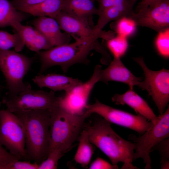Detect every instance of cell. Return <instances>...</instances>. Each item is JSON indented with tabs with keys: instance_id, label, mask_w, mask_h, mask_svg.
I'll return each mask as SVG.
<instances>
[{
	"instance_id": "52a82bcc",
	"label": "cell",
	"mask_w": 169,
	"mask_h": 169,
	"mask_svg": "<svg viewBox=\"0 0 169 169\" xmlns=\"http://www.w3.org/2000/svg\"><path fill=\"white\" fill-rule=\"evenodd\" d=\"M133 59L141 68L145 76L138 87L147 92L155 102L159 115H162L169 101V70L163 68L152 70L147 67L142 57Z\"/></svg>"
},
{
	"instance_id": "6da1fadb",
	"label": "cell",
	"mask_w": 169,
	"mask_h": 169,
	"mask_svg": "<svg viewBox=\"0 0 169 169\" xmlns=\"http://www.w3.org/2000/svg\"><path fill=\"white\" fill-rule=\"evenodd\" d=\"M75 42L54 46L37 53L41 66L38 74H42L50 67L59 66L65 73L73 65L77 64H87L88 57L93 49L102 54L104 49L97 42L98 38L104 39V32L97 33L88 37L73 36Z\"/></svg>"
},
{
	"instance_id": "ac0fdd59",
	"label": "cell",
	"mask_w": 169,
	"mask_h": 169,
	"mask_svg": "<svg viewBox=\"0 0 169 169\" xmlns=\"http://www.w3.org/2000/svg\"><path fill=\"white\" fill-rule=\"evenodd\" d=\"M55 19L61 29L73 36L88 37L103 31L96 30L94 27L62 11Z\"/></svg>"
},
{
	"instance_id": "ffe728a7",
	"label": "cell",
	"mask_w": 169,
	"mask_h": 169,
	"mask_svg": "<svg viewBox=\"0 0 169 169\" xmlns=\"http://www.w3.org/2000/svg\"><path fill=\"white\" fill-rule=\"evenodd\" d=\"M98 19L94 28L98 31H102L105 26L112 21H115L124 16L132 18L135 12L133 8L123 7H111L99 10Z\"/></svg>"
},
{
	"instance_id": "9a60e30c",
	"label": "cell",
	"mask_w": 169,
	"mask_h": 169,
	"mask_svg": "<svg viewBox=\"0 0 169 169\" xmlns=\"http://www.w3.org/2000/svg\"><path fill=\"white\" fill-rule=\"evenodd\" d=\"M112 100L116 105H126L137 113L152 123L157 120L156 116L146 101L137 94L133 89H129L125 93L116 94L112 98Z\"/></svg>"
},
{
	"instance_id": "8fae6325",
	"label": "cell",
	"mask_w": 169,
	"mask_h": 169,
	"mask_svg": "<svg viewBox=\"0 0 169 169\" xmlns=\"http://www.w3.org/2000/svg\"><path fill=\"white\" fill-rule=\"evenodd\" d=\"M101 66L97 65L91 78L86 82L76 86L63 97H59V105L67 112L81 115L86 111L90 94L95 84L99 82V72Z\"/></svg>"
},
{
	"instance_id": "836d02e7",
	"label": "cell",
	"mask_w": 169,
	"mask_h": 169,
	"mask_svg": "<svg viewBox=\"0 0 169 169\" xmlns=\"http://www.w3.org/2000/svg\"><path fill=\"white\" fill-rule=\"evenodd\" d=\"M90 169H117L118 165L111 164L100 157H97L91 164Z\"/></svg>"
},
{
	"instance_id": "f546056e",
	"label": "cell",
	"mask_w": 169,
	"mask_h": 169,
	"mask_svg": "<svg viewBox=\"0 0 169 169\" xmlns=\"http://www.w3.org/2000/svg\"><path fill=\"white\" fill-rule=\"evenodd\" d=\"M159 151L160 156L161 164H169V138H166L160 142L151 149Z\"/></svg>"
},
{
	"instance_id": "d4e9b609",
	"label": "cell",
	"mask_w": 169,
	"mask_h": 169,
	"mask_svg": "<svg viewBox=\"0 0 169 169\" xmlns=\"http://www.w3.org/2000/svg\"><path fill=\"white\" fill-rule=\"evenodd\" d=\"M112 27L118 35L127 38L135 32L137 26L132 18L126 16L122 17L115 21Z\"/></svg>"
},
{
	"instance_id": "74e56055",
	"label": "cell",
	"mask_w": 169,
	"mask_h": 169,
	"mask_svg": "<svg viewBox=\"0 0 169 169\" xmlns=\"http://www.w3.org/2000/svg\"><path fill=\"white\" fill-rule=\"evenodd\" d=\"M93 2H94V1H95V0H92Z\"/></svg>"
},
{
	"instance_id": "5bb4252c",
	"label": "cell",
	"mask_w": 169,
	"mask_h": 169,
	"mask_svg": "<svg viewBox=\"0 0 169 169\" xmlns=\"http://www.w3.org/2000/svg\"><path fill=\"white\" fill-rule=\"evenodd\" d=\"M34 28L42 34L54 47L69 43L70 35L61 31L56 19L48 17H38L34 20Z\"/></svg>"
},
{
	"instance_id": "ba28073f",
	"label": "cell",
	"mask_w": 169,
	"mask_h": 169,
	"mask_svg": "<svg viewBox=\"0 0 169 169\" xmlns=\"http://www.w3.org/2000/svg\"><path fill=\"white\" fill-rule=\"evenodd\" d=\"M0 143L11 154L27 160L23 126L17 116L7 109L0 110Z\"/></svg>"
},
{
	"instance_id": "cb8c5ba5",
	"label": "cell",
	"mask_w": 169,
	"mask_h": 169,
	"mask_svg": "<svg viewBox=\"0 0 169 169\" xmlns=\"http://www.w3.org/2000/svg\"><path fill=\"white\" fill-rule=\"evenodd\" d=\"M25 46L23 39L18 32L12 34L0 30V49L8 50L13 48L17 52L21 51Z\"/></svg>"
},
{
	"instance_id": "7a4b0ae2",
	"label": "cell",
	"mask_w": 169,
	"mask_h": 169,
	"mask_svg": "<svg viewBox=\"0 0 169 169\" xmlns=\"http://www.w3.org/2000/svg\"><path fill=\"white\" fill-rule=\"evenodd\" d=\"M91 143L107 156L112 165L123 163L121 169H139L132 164L135 144L126 140L112 129L110 123L103 118L84 127Z\"/></svg>"
},
{
	"instance_id": "8d00e7d4",
	"label": "cell",
	"mask_w": 169,
	"mask_h": 169,
	"mask_svg": "<svg viewBox=\"0 0 169 169\" xmlns=\"http://www.w3.org/2000/svg\"><path fill=\"white\" fill-rule=\"evenodd\" d=\"M2 101L0 100V107L1 106L2 104Z\"/></svg>"
},
{
	"instance_id": "d6a6232c",
	"label": "cell",
	"mask_w": 169,
	"mask_h": 169,
	"mask_svg": "<svg viewBox=\"0 0 169 169\" xmlns=\"http://www.w3.org/2000/svg\"><path fill=\"white\" fill-rule=\"evenodd\" d=\"M21 159L20 157L14 155L7 151L0 143V165Z\"/></svg>"
},
{
	"instance_id": "f1b7e54d",
	"label": "cell",
	"mask_w": 169,
	"mask_h": 169,
	"mask_svg": "<svg viewBox=\"0 0 169 169\" xmlns=\"http://www.w3.org/2000/svg\"><path fill=\"white\" fill-rule=\"evenodd\" d=\"M99 3V10L111 7L126 6L133 8L137 0H96Z\"/></svg>"
},
{
	"instance_id": "603a6c76",
	"label": "cell",
	"mask_w": 169,
	"mask_h": 169,
	"mask_svg": "<svg viewBox=\"0 0 169 169\" xmlns=\"http://www.w3.org/2000/svg\"><path fill=\"white\" fill-rule=\"evenodd\" d=\"M78 140L79 144L74 160L82 167L86 168L94 153V147L89 140L87 132L84 129L81 131Z\"/></svg>"
},
{
	"instance_id": "4dcf8cb0",
	"label": "cell",
	"mask_w": 169,
	"mask_h": 169,
	"mask_svg": "<svg viewBox=\"0 0 169 169\" xmlns=\"http://www.w3.org/2000/svg\"><path fill=\"white\" fill-rule=\"evenodd\" d=\"M38 164L31 163L30 161L18 160L9 163L0 165V169H38Z\"/></svg>"
},
{
	"instance_id": "3957f363",
	"label": "cell",
	"mask_w": 169,
	"mask_h": 169,
	"mask_svg": "<svg viewBox=\"0 0 169 169\" xmlns=\"http://www.w3.org/2000/svg\"><path fill=\"white\" fill-rule=\"evenodd\" d=\"M13 113L18 117L24 129L27 160L40 163L48 154L50 110H32Z\"/></svg>"
},
{
	"instance_id": "44dd1931",
	"label": "cell",
	"mask_w": 169,
	"mask_h": 169,
	"mask_svg": "<svg viewBox=\"0 0 169 169\" xmlns=\"http://www.w3.org/2000/svg\"><path fill=\"white\" fill-rule=\"evenodd\" d=\"M64 0H46L25 10L23 12L33 16L48 17L56 19L62 11Z\"/></svg>"
},
{
	"instance_id": "484cf974",
	"label": "cell",
	"mask_w": 169,
	"mask_h": 169,
	"mask_svg": "<svg viewBox=\"0 0 169 169\" xmlns=\"http://www.w3.org/2000/svg\"><path fill=\"white\" fill-rule=\"evenodd\" d=\"M127 38L117 35L107 40V47L114 58H120L125 54L128 47Z\"/></svg>"
},
{
	"instance_id": "2e32d148",
	"label": "cell",
	"mask_w": 169,
	"mask_h": 169,
	"mask_svg": "<svg viewBox=\"0 0 169 169\" xmlns=\"http://www.w3.org/2000/svg\"><path fill=\"white\" fill-rule=\"evenodd\" d=\"M32 80L41 89L46 87L54 92L64 91L65 93L82 83L78 79L54 73L38 74Z\"/></svg>"
},
{
	"instance_id": "7402d4cb",
	"label": "cell",
	"mask_w": 169,
	"mask_h": 169,
	"mask_svg": "<svg viewBox=\"0 0 169 169\" xmlns=\"http://www.w3.org/2000/svg\"><path fill=\"white\" fill-rule=\"evenodd\" d=\"M24 13L16 9L8 0H0V28L11 26L16 22L21 23L26 18Z\"/></svg>"
},
{
	"instance_id": "277c9868",
	"label": "cell",
	"mask_w": 169,
	"mask_h": 169,
	"mask_svg": "<svg viewBox=\"0 0 169 169\" xmlns=\"http://www.w3.org/2000/svg\"><path fill=\"white\" fill-rule=\"evenodd\" d=\"M50 112L48 154L55 149H60L65 153L78 139L85 119L91 114L86 110L81 115L70 114L59 104Z\"/></svg>"
},
{
	"instance_id": "7c38bea8",
	"label": "cell",
	"mask_w": 169,
	"mask_h": 169,
	"mask_svg": "<svg viewBox=\"0 0 169 169\" xmlns=\"http://www.w3.org/2000/svg\"><path fill=\"white\" fill-rule=\"evenodd\" d=\"M132 18L138 26L152 29L158 32L169 27V0H161L139 9Z\"/></svg>"
},
{
	"instance_id": "d590c367",
	"label": "cell",
	"mask_w": 169,
	"mask_h": 169,
	"mask_svg": "<svg viewBox=\"0 0 169 169\" xmlns=\"http://www.w3.org/2000/svg\"><path fill=\"white\" fill-rule=\"evenodd\" d=\"M3 88V86L0 85V90H2Z\"/></svg>"
},
{
	"instance_id": "30bf717a",
	"label": "cell",
	"mask_w": 169,
	"mask_h": 169,
	"mask_svg": "<svg viewBox=\"0 0 169 169\" xmlns=\"http://www.w3.org/2000/svg\"><path fill=\"white\" fill-rule=\"evenodd\" d=\"M86 110L91 114H96L110 123L129 128L142 134L152 125V123L143 116L135 115L104 104L96 99L95 103L88 104Z\"/></svg>"
},
{
	"instance_id": "5b68a950",
	"label": "cell",
	"mask_w": 169,
	"mask_h": 169,
	"mask_svg": "<svg viewBox=\"0 0 169 169\" xmlns=\"http://www.w3.org/2000/svg\"><path fill=\"white\" fill-rule=\"evenodd\" d=\"M33 59L14 50L0 49V70L5 79L8 91L4 96L11 98L31 89L23 78L29 70Z\"/></svg>"
},
{
	"instance_id": "e0dca14e",
	"label": "cell",
	"mask_w": 169,
	"mask_h": 169,
	"mask_svg": "<svg viewBox=\"0 0 169 169\" xmlns=\"http://www.w3.org/2000/svg\"><path fill=\"white\" fill-rule=\"evenodd\" d=\"M11 27L21 35L25 46L32 51L37 53L54 47L47 39L34 28L23 25L19 22L14 23Z\"/></svg>"
},
{
	"instance_id": "9c48e42d",
	"label": "cell",
	"mask_w": 169,
	"mask_h": 169,
	"mask_svg": "<svg viewBox=\"0 0 169 169\" xmlns=\"http://www.w3.org/2000/svg\"><path fill=\"white\" fill-rule=\"evenodd\" d=\"M59 98L52 90L47 92L30 89L12 97H3L2 103L13 113L37 109L51 110L58 105Z\"/></svg>"
},
{
	"instance_id": "4fadbf2b",
	"label": "cell",
	"mask_w": 169,
	"mask_h": 169,
	"mask_svg": "<svg viewBox=\"0 0 169 169\" xmlns=\"http://www.w3.org/2000/svg\"><path fill=\"white\" fill-rule=\"evenodd\" d=\"M142 79L134 75L123 64L120 58H114L105 69L101 68L99 72V81L107 84L110 81L122 82L128 85L129 88L133 89L139 86Z\"/></svg>"
},
{
	"instance_id": "1f68e13d",
	"label": "cell",
	"mask_w": 169,
	"mask_h": 169,
	"mask_svg": "<svg viewBox=\"0 0 169 169\" xmlns=\"http://www.w3.org/2000/svg\"><path fill=\"white\" fill-rule=\"evenodd\" d=\"M46 0H13L12 3L18 10L22 12Z\"/></svg>"
},
{
	"instance_id": "83f0119b",
	"label": "cell",
	"mask_w": 169,
	"mask_h": 169,
	"mask_svg": "<svg viewBox=\"0 0 169 169\" xmlns=\"http://www.w3.org/2000/svg\"><path fill=\"white\" fill-rule=\"evenodd\" d=\"M64 153L60 149L53 150L48 154L44 160L38 164V169H57L58 161Z\"/></svg>"
},
{
	"instance_id": "4316f807",
	"label": "cell",
	"mask_w": 169,
	"mask_h": 169,
	"mask_svg": "<svg viewBox=\"0 0 169 169\" xmlns=\"http://www.w3.org/2000/svg\"><path fill=\"white\" fill-rule=\"evenodd\" d=\"M155 41V46L158 53L162 57L169 56V28L158 32Z\"/></svg>"
},
{
	"instance_id": "8992f818",
	"label": "cell",
	"mask_w": 169,
	"mask_h": 169,
	"mask_svg": "<svg viewBox=\"0 0 169 169\" xmlns=\"http://www.w3.org/2000/svg\"><path fill=\"white\" fill-rule=\"evenodd\" d=\"M169 137V105L164 113L158 116V119L142 134L137 136L130 134L129 140L136 145L133 161L142 158L145 164V168H151V160L150 154L152 149L162 140Z\"/></svg>"
},
{
	"instance_id": "e575fe53",
	"label": "cell",
	"mask_w": 169,
	"mask_h": 169,
	"mask_svg": "<svg viewBox=\"0 0 169 169\" xmlns=\"http://www.w3.org/2000/svg\"><path fill=\"white\" fill-rule=\"evenodd\" d=\"M161 0H141L137 7V10L146 7L156 2Z\"/></svg>"
},
{
	"instance_id": "d6986e66",
	"label": "cell",
	"mask_w": 169,
	"mask_h": 169,
	"mask_svg": "<svg viewBox=\"0 0 169 169\" xmlns=\"http://www.w3.org/2000/svg\"><path fill=\"white\" fill-rule=\"evenodd\" d=\"M92 0H64L62 11L91 26L92 17L98 15V8Z\"/></svg>"
}]
</instances>
